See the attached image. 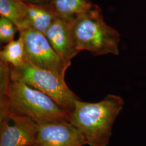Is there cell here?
Instances as JSON below:
<instances>
[{
  "label": "cell",
  "mask_w": 146,
  "mask_h": 146,
  "mask_svg": "<svg viewBox=\"0 0 146 146\" xmlns=\"http://www.w3.org/2000/svg\"><path fill=\"white\" fill-rule=\"evenodd\" d=\"M124 104L121 96L114 94L107 95L96 103L77 100L69 121L81 132L86 145L107 146L113 125Z\"/></svg>",
  "instance_id": "1"
},
{
  "label": "cell",
  "mask_w": 146,
  "mask_h": 146,
  "mask_svg": "<svg viewBox=\"0 0 146 146\" xmlns=\"http://www.w3.org/2000/svg\"><path fill=\"white\" fill-rule=\"evenodd\" d=\"M11 113L29 116L37 123L69 121L70 115L47 94L11 78L7 95L0 97V119Z\"/></svg>",
  "instance_id": "2"
},
{
  "label": "cell",
  "mask_w": 146,
  "mask_h": 146,
  "mask_svg": "<svg viewBox=\"0 0 146 146\" xmlns=\"http://www.w3.org/2000/svg\"><path fill=\"white\" fill-rule=\"evenodd\" d=\"M72 31L80 52L87 50L94 56L119 54L120 34L106 24L99 5L93 4L76 16L72 20Z\"/></svg>",
  "instance_id": "3"
},
{
  "label": "cell",
  "mask_w": 146,
  "mask_h": 146,
  "mask_svg": "<svg viewBox=\"0 0 146 146\" xmlns=\"http://www.w3.org/2000/svg\"><path fill=\"white\" fill-rule=\"evenodd\" d=\"M11 78L20 80L47 94L70 113L75 107L78 96L66 84L64 78L47 70L37 68L25 61L21 66L9 65Z\"/></svg>",
  "instance_id": "4"
},
{
  "label": "cell",
  "mask_w": 146,
  "mask_h": 146,
  "mask_svg": "<svg viewBox=\"0 0 146 146\" xmlns=\"http://www.w3.org/2000/svg\"><path fill=\"white\" fill-rule=\"evenodd\" d=\"M20 35L24 42L25 61L64 78L69 66L58 55L43 34L27 29L20 31Z\"/></svg>",
  "instance_id": "5"
},
{
  "label": "cell",
  "mask_w": 146,
  "mask_h": 146,
  "mask_svg": "<svg viewBox=\"0 0 146 146\" xmlns=\"http://www.w3.org/2000/svg\"><path fill=\"white\" fill-rule=\"evenodd\" d=\"M38 128L31 117L11 113L0 119V146H33Z\"/></svg>",
  "instance_id": "6"
},
{
  "label": "cell",
  "mask_w": 146,
  "mask_h": 146,
  "mask_svg": "<svg viewBox=\"0 0 146 146\" xmlns=\"http://www.w3.org/2000/svg\"><path fill=\"white\" fill-rule=\"evenodd\" d=\"M38 131L33 146H84L81 132L69 121L38 123Z\"/></svg>",
  "instance_id": "7"
},
{
  "label": "cell",
  "mask_w": 146,
  "mask_h": 146,
  "mask_svg": "<svg viewBox=\"0 0 146 146\" xmlns=\"http://www.w3.org/2000/svg\"><path fill=\"white\" fill-rule=\"evenodd\" d=\"M73 20L58 16L44 33L54 50L69 66L71 60L80 52L73 37Z\"/></svg>",
  "instance_id": "8"
},
{
  "label": "cell",
  "mask_w": 146,
  "mask_h": 146,
  "mask_svg": "<svg viewBox=\"0 0 146 146\" xmlns=\"http://www.w3.org/2000/svg\"><path fill=\"white\" fill-rule=\"evenodd\" d=\"M0 15L13 22L19 31L31 29L23 0H0Z\"/></svg>",
  "instance_id": "9"
},
{
  "label": "cell",
  "mask_w": 146,
  "mask_h": 146,
  "mask_svg": "<svg viewBox=\"0 0 146 146\" xmlns=\"http://www.w3.org/2000/svg\"><path fill=\"white\" fill-rule=\"evenodd\" d=\"M25 2L30 28L44 35L48 27L58 15L47 7Z\"/></svg>",
  "instance_id": "10"
},
{
  "label": "cell",
  "mask_w": 146,
  "mask_h": 146,
  "mask_svg": "<svg viewBox=\"0 0 146 146\" xmlns=\"http://www.w3.org/2000/svg\"><path fill=\"white\" fill-rule=\"evenodd\" d=\"M93 5L92 0H50L48 8L57 15L73 20Z\"/></svg>",
  "instance_id": "11"
},
{
  "label": "cell",
  "mask_w": 146,
  "mask_h": 146,
  "mask_svg": "<svg viewBox=\"0 0 146 146\" xmlns=\"http://www.w3.org/2000/svg\"><path fill=\"white\" fill-rule=\"evenodd\" d=\"M0 60L15 67L25 62L24 42L21 35L18 39L7 43L0 52Z\"/></svg>",
  "instance_id": "12"
},
{
  "label": "cell",
  "mask_w": 146,
  "mask_h": 146,
  "mask_svg": "<svg viewBox=\"0 0 146 146\" xmlns=\"http://www.w3.org/2000/svg\"><path fill=\"white\" fill-rule=\"evenodd\" d=\"M19 31L15 25L4 16L0 17V42L8 43L14 40L16 32Z\"/></svg>",
  "instance_id": "13"
},
{
  "label": "cell",
  "mask_w": 146,
  "mask_h": 146,
  "mask_svg": "<svg viewBox=\"0 0 146 146\" xmlns=\"http://www.w3.org/2000/svg\"><path fill=\"white\" fill-rule=\"evenodd\" d=\"M23 1L31 4L42 5V6L47 7H48L50 2V0H23Z\"/></svg>",
  "instance_id": "14"
}]
</instances>
